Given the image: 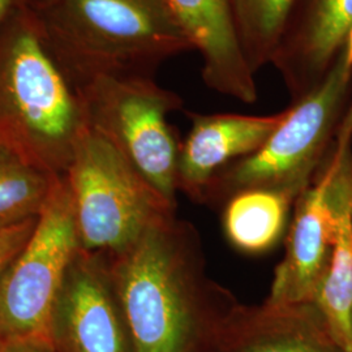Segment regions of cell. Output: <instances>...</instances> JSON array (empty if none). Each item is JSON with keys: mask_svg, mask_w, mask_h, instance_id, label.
<instances>
[{"mask_svg": "<svg viewBox=\"0 0 352 352\" xmlns=\"http://www.w3.org/2000/svg\"><path fill=\"white\" fill-rule=\"evenodd\" d=\"M106 256L132 351H215L239 302L206 274L196 227L173 215Z\"/></svg>", "mask_w": 352, "mask_h": 352, "instance_id": "obj_1", "label": "cell"}, {"mask_svg": "<svg viewBox=\"0 0 352 352\" xmlns=\"http://www.w3.org/2000/svg\"><path fill=\"white\" fill-rule=\"evenodd\" d=\"M88 126L78 88L28 6L0 30V141L64 176Z\"/></svg>", "mask_w": 352, "mask_h": 352, "instance_id": "obj_2", "label": "cell"}, {"mask_svg": "<svg viewBox=\"0 0 352 352\" xmlns=\"http://www.w3.org/2000/svg\"><path fill=\"white\" fill-rule=\"evenodd\" d=\"M30 7L76 85L94 76H153L195 51L164 0H32Z\"/></svg>", "mask_w": 352, "mask_h": 352, "instance_id": "obj_3", "label": "cell"}, {"mask_svg": "<svg viewBox=\"0 0 352 352\" xmlns=\"http://www.w3.org/2000/svg\"><path fill=\"white\" fill-rule=\"evenodd\" d=\"M352 65L344 47L322 81L299 101L264 145L214 176L202 202H226L251 188L304 190L324 164L351 104Z\"/></svg>", "mask_w": 352, "mask_h": 352, "instance_id": "obj_4", "label": "cell"}, {"mask_svg": "<svg viewBox=\"0 0 352 352\" xmlns=\"http://www.w3.org/2000/svg\"><path fill=\"white\" fill-rule=\"evenodd\" d=\"M64 177L85 251L115 254L151 226L175 215V204L90 126L78 140Z\"/></svg>", "mask_w": 352, "mask_h": 352, "instance_id": "obj_5", "label": "cell"}, {"mask_svg": "<svg viewBox=\"0 0 352 352\" xmlns=\"http://www.w3.org/2000/svg\"><path fill=\"white\" fill-rule=\"evenodd\" d=\"M77 88L88 126L176 205L180 141L167 118L183 107L180 96L144 75L94 76Z\"/></svg>", "mask_w": 352, "mask_h": 352, "instance_id": "obj_6", "label": "cell"}, {"mask_svg": "<svg viewBox=\"0 0 352 352\" xmlns=\"http://www.w3.org/2000/svg\"><path fill=\"white\" fill-rule=\"evenodd\" d=\"M81 250L74 202L60 176L23 250L0 274V334L6 340H50L51 315Z\"/></svg>", "mask_w": 352, "mask_h": 352, "instance_id": "obj_7", "label": "cell"}, {"mask_svg": "<svg viewBox=\"0 0 352 352\" xmlns=\"http://www.w3.org/2000/svg\"><path fill=\"white\" fill-rule=\"evenodd\" d=\"M55 352H133L107 256L80 250L51 315Z\"/></svg>", "mask_w": 352, "mask_h": 352, "instance_id": "obj_8", "label": "cell"}, {"mask_svg": "<svg viewBox=\"0 0 352 352\" xmlns=\"http://www.w3.org/2000/svg\"><path fill=\"white\" fill-rule=\"evenodd\" d=\"M337 167L338 153L333 141L312 183L295 202L286 256L276 269L266 302L286 305L314 302L336 232L333 183Z\"/></svg>", "mask_w": 352, "mask_h": 352, "instance_id": "obj_9", "label": "cell"}, {"mask_svg": "<svg viewBox=\"0 0 352 352\" xmlns=\"http://www.w3.org/2000/svg\"><path fill=\"white\" fill-rule=\"evenodd\" d=\"M352 28V0H295L270 64L291 102L327 76Z\"/></svg>", "mask_w": 352, "mask_h": 352, "instance_id": "obj_10", "label": "cell"}, {"mask_svg": "<svg viewBox=\"0 0 352 352\" xmlns=\"http://www.w3.org/2000/svg\"><path fill=\"white\" fill-rule=\"evenodd\" d=\"M188 113L190 129L180 142L176 187L202 202L214 176L228 164L258 151L287 116Z\"/></svg>", "mask_w": 352, "mask_h": 352, "instance_id": "obj_11", "label": "cell"}, {"mask_svg": "<svg viewBox=\"0 0 352 352\" xmlns=\"http://www.w3.org/2000/svg\"><path fill=\"white\" fill-rule=\"evenodd\" d=\"M201 56L202 81L218 94L253 104L256 75L247 63L230 0H164Z\"/></svg>", "mask_w": 352, "mask_h": 352, "instance_id": "obj_12", "label": "cell"}, {"mask_svg": "<svg viewBox=\"0 0 352 352\" xmlns=\"http://www.w3.org/2000/svg\"><path fill=\"white\" fill-rule=\"evenodd\" d=\"M214 352H344L314 302L238 304L221 327Z\"/></svg>", "mask_w": 352, "mask_h": 352, "instance_id": "obj_13", "label": "cell"}, {"mask_svg": "<svg viewBox=\"0 0 352 352\" xmlns=\"http://www.w3.org/2000/svg\"><path fill=\"white\" fill-rule=\"evenodd\" d=\"M338 167L333 183L336 232L327 270L314 304L333 340L344 352L352 346V104L334 139Z\"/></svg>", "mask_w": 352, "mask_h": 352, "instance_id": "obj_14", "label": "cell"}, {"mask_svg": "<svg viewBox=\"0 0 352 352\" xmlns=\"http://www.w3.org/2000/svg\"><path fill=\"white\" fill-rule=\"evenodd\" d=\"M302 190L292 187L251 188L232 195L222 214L230 244L248 254H263L282 239L289 210Z\"/></svg>", "mask_w": 352, "mask_h": 352, "instance_id": "obj_15", "label": "cell"}, {"mask_svg": "<svg viewBox=\"0 0 352 352\" xmlns=\"http://www.w3.org/2000/svg\"><path fill=\"white\" fill-rule=\"evenodd\" d=\"M58 177L0 141V231L37 218Z\"/></svg>", "mask_w": 352, "mask_h": 352, "instance_id": "obj_16", "label": "cell"}, {"mask_svg": "<svg viewBox=\"0 0 352 352\" xmlns=\"http://www.w3.org/2000/svg\"><path fill=\"white\" fill-rule=\"evenodd\" d=\"M240 49L254 75L272 62L295 0H230Z\"/></svg>", "mask_w": 352, "mask_h": 352, "instance_id": "obj_17", "label": "cell"}, {"mask_svg": "<svg viewBox=\"0 0 352 352\" xmlns=\"http://www.w3.org/2000/svg\"><path fill=\"white\" fill-rule=\"evenodd\" d=\"M37 218L0 231V274L25 245L36 227Z\"/></svg>", "mask_w": 352, "mask_h": 352, "instance_id": "obj_18", "label": "cell"}, {"mask_svg": "<svg viewBox=\"0 0 352 352\" xmlns=\"http://www.w3.org/2000/svg\"><path fill=\"white\" fill-rule=\"evenodd\" d=\"M1 352H55L50 340H7Z\"/></svg>", "mask_w": 352, "mask_h": 352, "instance_id": "obj_19", "label": "cell"}, {"mask_svg": "<svg viewBox=\"0 0 352 352\" xmlns=\"http://www.w3.org/2000/svg\"><path fill=\"white\" fill-rule=\"evenodd\" d=\"M30 1L32 0H0V30L14 14L30 6Z\"/></svg>", "mask_w": 352, "mask_h": 352, "instance_id": "obj_20", "label": "cell"}, {"mask_svg": "<svg viewBox=\"0 0 352 352\" xmlns=\"http://www.w3.org/2000/svg\"><path fill=\"white\" fill-rule=\"evenodd\" d=\"M344 51H346V56H347L349 63L352 65V28L349 36H347V39H346V43H344Z\"/></svg>", "mask_w": 352, "mask_h": 352, "instance_id": "obj_21", "label": "cell"}, {"mask_svg": "<svg viewBox=\"0 0 352 352\" xmlns=\"http://www.w3.org/2000/svg\"><path fill=\"white\" fill-rule=\"evenodd\" d=\"M6 342H7V340H4V338H3V336L0 334V352L3 351V349H4V344H6Z\"/></svg>", "mask_w": 352, "mask_h": 352, "instance_id": "obj_22", "label": "cell"}, {"mask_svg": "<svg viewBox=\"0 0 352 352\" xmlns=\"http://www.w3.org/2000/svg\"><path fill=\"white\" fill-rule=\"evenodd\" d=\"M349 352H352V346H351V350H350V351H349Z\"/></svg>", "mask_w": 352, "mask_h": 352, "instance_id": "obj_23", "label": "cell"}]
</instances>
